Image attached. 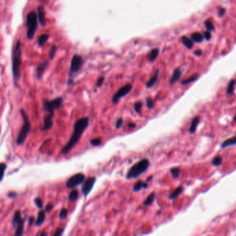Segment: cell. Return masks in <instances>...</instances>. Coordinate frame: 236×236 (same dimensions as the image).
<instances>
[{"label": "cell", "mask_w": 236, "mask_h": 236, "mask_svg": "<svg viewBox=\"0 0 236 236\" xmlns=\"http://www.w3.org/2000/svg\"><path fill=\"white\" fill-rule=\"evenodd\" d=\"M89 118L88 116L80 118L76 121L74 124V130H73L72 134L70 137L69 141L61 150L62 154L66 155L70 152V151L78 143L82 134L85 131L86 129L89 127Z\"/></svg>", "instance_id": "1"}, {"label": "cell", "mask_w": 236, "mask_h": 236, "mask_svg": "<svg viewBox=\"0 0 236 236\" xmlns=\"http://www.w3.org/2000/svg\"><path fill=\"white\" fill-rule=\"evenodd\" d=\"M20 114H21L22 119H23L24 123L22 128L20 129V132H19L18 134H17V139H16V144L17 146H22V145H24V143L27 138V136H28L30 131H31V125L29 118H28L24 109H22V108L20 109Z\"/></svg>", "instance_id": "2"}, {"label": "cell", "mask_w": 236, "mask_h": 236, "mask_svg": "<svg viewBox=\"0 0 236 236\" xmlns=\"http://www.w3.org/2000/svg\"><path fill=\"white\" fill-rule=\"evenodd\" d=\"M150 166V161L148 159H143L133 165L126 174V179H136L143 174Z\"/></svg>", "instance_id": "3"}, {"label": "cell", "mask_w": 236, "mask_h": 236, "mask_svg": "<svg viewBox=\"0 0 236 236\" xmlns=\"http://www.w3.org/2000/svg\"><path fill=\"white\" fill-rule=\"evenodd\" d=\"M22 62L21 42L18 40L16 43L13 58V75L15 80H17L20 76V67Z\"/></svg>", "instance_id": "4"}, {"label": "cell", "mask_w": 236, "mask_h": 236, "mask_svg": "<svg viewBox=\"0 0 236 236\" xmlns=\"http://www.w3.org/2000/svg\"><path fill=\"white\" fill-rule=\"evenodd\" d=\"M38 15L36 12L31 11L28 14L26 17L27 32L26 36L29 40L33 39L35 36L38 27Z\"/></svg>", "instance_id": "5"}, {"label": "cell", "mask_w": 236, "mask_h": 236, "mask_svg": "<svg viewBox=\"0 0 236 236\" xmlns=\"http://www.w3.org/2000/svg\"><path fill=\"white\" fill-rule=\"evenodd\" d=\"M63 98L58 97L53 100L44 99L42 100V109L46 112L54 113L55 110H58L63 107Z\"/></svg>", "instance_id": "6"}, {"label": "cell", "mask_w": 236, "mask_h": 236, "mask_svg": "<svg viewBox=\"0 0 236 236\" xmlns=\"http://www.w3.org/2000/svg\"><path fill=\"white\" fill-rule=\"evenodd\" d=\"M84 180H85V175L83 173H76L67 180L66 186L68 189H74L80 185H82Z\"/></svg>", "instance_id": "7"}, {"label": "cell", "mask_w": 236, "mask_h": 236, "mask_svg": "<svg viewBox=\"0 0 236 236\" xmlns=\"http://www.w3.org/2000/svg\"><path fill=\"white\" fill-rule=\"evenodd\" d=\"M132 89V85L130 83L126 84L125 85L121 87L117 92L114 94L112 97V103L114 105L117 104L121 98H123L126 95L128 94Z\"/></svg>", "instance_id": "8"}, {"label": "cell", "mask_w": 236, "mask_h": 236, "mask_svg": "<svg viewBox=\"0 0 236 236\" xmlns=\"http://www.w3.org/2000/svg\"><path fill=\"white\" fill-rule=\"evenodd\" d=\"M96 181V177H89L85 179L84 182L82 183V187H81V192L84 197H87L90 193L94 186Z\"/></svg>", "instance_id": "9"}, {"label": "cell", "mask_w": 236, "mask_h": 236, "mask_svg": "<svg viewBox=\"0 0 236 236\" xmlns=\"http://www.w3.org/2000/svg\"><path fill=\"white\" fill-rule=\"evenodd\" d=\"M83 63V60L82 57L78 55H74L71 60V68H70V73L71 74H75L80 69L81 66Z\"/></svg>", "instance_id": "10"}, {"label": "cell", "mask_w": 236, "mask_h": 236, "mask_svg": "<svg viewBox=\"0 0 236 236\" xmlns=\"http://www.w3.org/2000/svg\"><path fill=\"white\" fill-rule=\"evenodd\" d=\"M53 116L54 113L49 112H47V114L44 116V125L41 128V131L46 132L52 128L53 125Z\"/></svg>", "instance_id": "11"}, {"label": "cell", "mask_w": 236, "mask_h": 236, "mask_svg": "<svg viewBox=\"0 0 236 236\" xmlns=\"http://www.w3.org/2000/svg\"><path fill=\"white\" fill-rule=\"evenodd\" d=\"M48 66H49V62L48 61L43 62L42 63H41L40 65L38 66V67L37 69V77L38 79L42 78L43 74H44V71L47 69Z\"/></svg>", "instance_id": "12"}, {"label": "cell", "mask_w": 236, "mask_h": 236, "mask_svg": "<svg viewBox=\"0 0 236 236\" xmlns=\"http://www.w3.org/2000/svg\"><path fill=\"white\" fill-rule=\"evenodd\" d=\"M26 218L22 219V220L18 223V224H17V226H16V230H15V236H21L24 234V224H25V221H26Z\"/></svg>", "instance_id": "13"}, {"label": "cell", "mask_w": 236, "mask_h": 236, "mask_svg": "<svg viewBox=\"0 0 236 236\" xmlns=\"http://www.w3.org/2000/svg\"><path fill=\"white\" fill-rule=\"evenodd\" d=\"M46 211L45 210H40L38 213V218L36 219V226H40L42 225L43 223L44 222L46 219Z\"/></svg>", "instance_id": "14"}, {"label": "cell", "mask_w": 236, "mask_h": 236, "mask_svg": "<svg viewBox=\"0 0 236 236\" xmlns=\"http://www.w3.org/2000/svg\"><path fill=\"white\" fill-rule=\"evenodd\" d=\"M148 186H149V185H148L147 182H143V181H138L135 183L134 185L132 191H133L134 192H138V191H140L143 189H148Z\"/></svg>", "instance_id": "15"}, {"label": "cell", "mask_w": 236, "mask_h": 236, "mask_svg": "<svg viewBox=\"0 0 236 236\" xmlns=\"http://www.w3.org/2000/svg\"><path fill=\"white\" fill-rule=\"evenodd\" d=\"M199 121H200V117H199V116H195V117L192 119V122H191V127H190L189 128L190 133L194 134V132H196L197 125H198V124L199 123Z\"/></svg>", "instance_id": "16"}, {"label": "cell", "mask_w": 236, "mask_h": 236, "mask_svg": "<svg viewBox=\"0 0 236 236\" xmlns=\"http://www.w3.org/2000/svg\"><path fill=\"white\" fill-rule=\"evenodd\" d=\"M38 19L39 22L42 26L45 25V15H44V10L42 6H39L38 8Z\"/></svg>", "instance_id": "17"}, {"label": "cell", "mask_w": 236, "mask_h": 236, "mask_svg": "<svg viewBox=\"0 0 236 236\" xmlns=\"http://www.w3.org/2000/svg\"><path fill=\"white\" fill-rule=\"evenodd\" d=\"M158 76H159V71L157 70V71H156L155 74H154V76H153L152 77L148 80L147 83H146V87H147V88H151V87H152L154 84L157 83L158 80Z\"/></svg>", "instance_id": "18"}, {"label": "cell", "mask_w": 236, "mask_h": 236, "mask_svg": "<svg viewBox=\"0 0 236 236\" xmlns=\"http://www.w3.org/2000/svg\"><path fill=\"white\" fill-rule=\"evenodd\" d=\"M156 199V193L155 192H152L148 196L147 198L146 199V200L143 202V205L146 206H150L152 204L153 202H154Z\"/></svg>", "instance_id": "19"}, {"label": "cell", "mask_w": 236, "mask_h": 236, "mask_svg": "<svg viewBox=\"0 0 236 236\" xmlns=\"http://www.w3.org/2000/svg\"><path fill=\"white\" fill-rule=\"evenodd\" d=\"M181 76V70H180L179 69H176L175 70V71H174V73H173V76H172L171 78H170V84H173L175 83V82H176L180 78Z\"/></svg>", "instance_id": "20"}, {"label": "cell", "mask_w": 236, "mask_h": 236, "mask_svg": "<svg viewBox=\"0 0 236 236\" xmlns=\"http://www.w3.org/2000/svg\"><path fill=\"white\" fill-rule=\"evenodd\" d=\"M22 220V219L21 218V211H20V210H16L15 213H14L13 219V227L16 228V226L18 224V223L20 222Z\"/></svg>", "instance_id": "21"}, {"label": "cell", "mask_w": 236, "mask_h": 236, "mask_svg": "<svg viewBox=\"0 0 236 236\" xmlns=\"http://www.w3.org/2000/svg\"><path fill=\"white\" fill-rule=\"evenodd\" d=\"M234 145H236V136H233L232 138L224 141L222 143V144L221 145V148H225L229 147V146H234Z\"/></svg>", "instance_id": "22"}, {"label": "cell", "mask_w": 236, "mask_h": 236, "mask_svg": "<svg viewBox=\"0 0 236 236\" xmlns=\"http://www.w3.org/2000/svg\"><path fill=\"white\" fill-rule=\"evenodd\" d=\"M183 191H184V189H183L182 186H179L178 188H177L175 191L172 192L171 194L169 195V199H175L177 198L180 195L181 193H182Z\"/></svg>", "instance_id": "23"}, {"label": "cell", "mask_w": 236, "mask_h": 236, "mask_svg": "<svg viewBox=\"0 0 236 236\" xmlns=\"http://www.w3.org/2000/svg\"><path fill=\"white\" fill-rule=\"evenodd\" d=\"M79 193L77 190H74L69 194V200L71 202H75L78 199Z\"/></svg>", "instance_id": "24"}, {"label": "cell", "mask_w": 236, "mask_h": 236, "mask_svg": "<svg viewBox=\"0 0 236 236\" xmlns=\"http://www.w3.org/2000/svg\"><path fill=\"white\" fill-rule=\"evenodd\" d=\"M181 41H182L183 44L186 46V47H188L189 49H191L193 46V42H192V40L189 39L188 37H186V36H184V37L181 38Z\"/></svg>", "instance_id": "25"}, {"label": "cell", "mask_w": 236, "mask_h": 236, "mask_svg": "<svg viewBox=\"0 0 236 236\" xmlns=\"http://www.w3.org/2000/svg\"><path fill=\"white\" fill-rule=\"evenodd\" d=\"M49 36L48 34H43L38 39V44L40 47H42V46L44 45L46 42H47L48 39H49Z\"/></svg>", "instance_id": "26"}, {"label": "cell", "mask_w": 236, "mask_h": 236, "mask_svg": "<svg viewBox=\"0 0 236 236\" xmlns=\"http://www.w3.org/2000/svg\"><path fill=\"white\" fill-rule=\"evenodd\" d=\"M191 39L194 42H201L203 40V36L200 33H194L191 36Z\"/></svg>", "instance_id": "27"}, {"label": "cell", "mask_w": 236, "mask_h": 236, "mask_svg": "<svg viewBox=\"0 0 236 236\" xmlns=\"http://www.w3.org/2000/svg\"><path fill=\"white\" fill-rule=\"evenodd\" d=\"M199 78V75L198 74H194L192 75V76H191V77H189V78H187L186 80H183L182 82H181V84H188L189 83H191V82H194V81H195L196 80Z\"/></svg>", "instance_id": "28"}, {"label": "cell", "mask_w": 236, "mask_h": 236, "mask_svg": "<svg viewBox=\"0 0 236 236\" xmlns=\"http://www.w3.org/2000/svg\"><path fill=\"white\" fill-rule=\"evenodd\" d=\"M222 162H223L222 157H221V156L218 155L213 158V159L211 162V163L213 164V165H215V166H218V165H221Z\"/></svg>", "instance_id": "29"}, {"label": "cell", "mask_w": 236, "mask_h": 236, "mask_svg": "<svg viewBox=\"0 0 236 236\" xmlns=\"http://www.w3.org/2000/svg\"><path fill=\"white\" fill-rule=\"evenodd\" d=\"M143 103L141 101H137L136 103H134V111H136L137 114H141V111L142 107H143Z\"/></svg>", "instance_id": "30"}, {"label": "cell", "mask_w": 236, "mask_h": 236, "mask_svg": "<svg viewBox=\"0 0 236 236\" xmlns=\"http://www.w3.org/2000/svg\"><path fill=\"white\" fill-rule=\"evenodd\" d=\"M159 49H154L151 51L150 53V58L149 60L150 62L154 61L156 58H157L158 54H159Z\"/></svg>", "instance_id": "31"}, {"label": "cell", "mask_w": 236, "mask_h": 236, "mask_svg": "<svg viewBox=\"0 0 236 236\" xmlns=\"http://www.w3.org/2000/svg\"><path fill=\"white\" fill-rule=\"evenodd\" d=\"M235 81L233 80L229 82V85H228L227 90H226V93H227L228 94H232L233 93L234 89H235Z\"/></svg>", "instance_id": "32"}, {"label": "cell", "mask_w": 236, "mask_h": 236, "mask_svg": "<svg viewBox=\"0 0 236 236\" xmlns=\"http://www.w3.org/2000/svg\"><path fill=\"white\" fill-rule=\"evenodd\" d=\"M90 143L92 146L94 147H98L101 145L102 143V140L100 137H98V138H94L91 139Z\"/></svg>", "instance_id": "33"}, {"label": "cell", "mask_w": 236, "mask_h": 236, "mask_svg": "<svg viewBox=\"0 0 236 236\" xmlns=\"http://www.w3.org/2000/svg\"><path fill=\"white\" fill-rule=\"evenodd\" d=\"M33 202H34V204L39 209H42L43 208V201L40 197H36V198L33 199Z\"/></svg>", "instance_id": "34"}, {"label": "cell", "mask_w": 236, "mask_h": 236, "mask_svg": "<svg viewBox=\"0 0 236 236\" xmlns=\"http://www.w3.org/2000/svg\"><path fill=\"white\" fill-rule=\"evenodd\" d=\"M68 213H69V211L67 208H63V209H61V210H60V214H59V219L60 220L66 219L68 216Z\"/></svg>", "instance_id": "35"}, {"label": "cell", "mask_w": 236, "mask_h": 236, "mask_svg": "<svg viewBox=\"0 0 236 236\" xmlns=\"http://www.w3.org/2000/svg\"><path fill=\"white\" fill-rule=\"evenodd\" d=\"M56 50H57V47H55V45L52 46L51 48L50 49V51H49V57L51 60H53V59L54 56H55V55Z\"/></svg>", "instance_id": "36"}, {"label": "cell", "mask_w": 236, "mask_h": 236, "mask_svg": "<svg viewBox=\"0 0 236 236\" xmlns=\"http://www.w3.org/2000/svg\"><path fill=\"white\" fill-rule=\"evenodd\" d=\"M7 168V165L5 163H1L0 164V169L1 170V181H2L3 179H4V175H5V172Z\"/></svg>", "instance_id": "37"}, {"label": "cell", "mask_w": 236, "mask_h": 236, "mask_svg": "<svg viewBox=\"0 0 236 236\" xmlns=\"http://www.w3.org/2000/svg\"><path fill=\"white\" fill-rule=\"evenodd\" d=\"M146 105H147V107L148 109H152L154 107V100H152V98H151L150 97H148L146 98Z\"/></svg>", "instance_id": "38"}, {"label": "cell", "mask_w": 236, "mask_h": 236, "mask_svg": "<svg viewBox=\"0 0 236 236\" xmlns=\"http://www.w3.org/2000/svg\"><path fill=\"white\" fill-rule=\"evenodd\" d=\"M180 172H181V170L178 168H173L170 169V173H172V175H173V176L175 178L178 177L180 174Z\"/></svg>", "instance_id": "39"}, {"label": "cell", "mask_w": 236, "mask_h": 236, "mask_svg": "<svg viewBox=\"0 0 236 236\" xmlns=\"http://www.w3.org/2000/svg\"><path fill=\"white\" fill-rule=\"evenodd\" d=\"M205 26L206 27L208 31H213L214 30V26H213V23H212L210 20H206L205 22Z\"/></svg>", "instance_id": "40"}, {"label": "cell", "mask_w": 236, "mask_h": 236, "mask_svg": "<svg viewBox=\"0 0 236 236\" xmlns=\"http://www.w3.org/2000/svg\"><path fill=\"white\" fill-rule=\"evenodd\" d=\"M124 124V119L123 118H119V119H117L116 123V129H120L121 127H123Z\"/></svg>", "instance_id": "41"}, {"label": "cell", "mask_w": 236, "mask_h": 236, "mask_svg": "<svg viewBox=\"0 0 236 236\" xmlns=\"http://www.w3.org/2000/svg\"><path fill=\"white\" fill-rule=\"evenodd\" d=\"M105 81V77L104 76H102V77H100L98 79V80H97L96 82V85L97 87H100L102 85H103V82H104Z\"/></svg>", "instance_id": "42"}, {"label": "cell", "mask_w": 236, "mask_h": 236, "mask_svg": "<svg viewBox=\"0 0 236 236\" xmlns=\"http://www.w3.org/2000/svg\"><path fill=\"white\" fill-rule=\"evenodd\" d=\"M17 195H18V194L16 192H14V191H10L7 193L8 197L10 199H15L17 197Z\"/></svg>", "instance_id": "43"}, {"label": "cell", "mask_w": 236, "mask_h": 236, "mask_svg": "<svg viewBox=\"0 0 236 236\" xmlns=\"http://www.w3.org/2000/svg\"><path fill=\"white\" fill-rule=\"evenodd\" d=\"M64 231H65V228H60L55 231V233H54V236H60L63 235Z\"/></svg>", "instance_id": "44"}, {"label": "cell", "mask_w": 236, "mask_h": 236, "mask_svg": "<svg viewBox=\"0 0 236 236\" xmlns=\"http://www.w3.org/2000/svg\"><path fill=\"white\" fill-rule=\"evenodd\" d=\"M53 208V204L51 203H49L47 206H46L44 210L46 211V213H50V212L52 210Z\"/></svg>", "instance_id": "45"}, {"label": "cell", "mask_w": 236, "mask_h": 236, "mask_svg": "<svg viewBox=\"0 0 236 236\" xmlns=\"http://www.w3.org/2000/svg\"><path fill=\"white\" fill-rule=\"evenodd\" d=\"M28 224H29V226H32L33 224H36V218H34V217H30V218H28Z\"/></svg>", "instance_id": "46"}, {"label": "cell", "mask_w": 236, "mask_h": 236, "mask_svg": "<svg viewBox=\"0 0 236 236\" xmlns=\"http://www.w3.org/2000/svg\"><path fill=\"white\" fill-rule=\"evenodd\" d=\"M204 37L207 40H209L210 39V38H211V34H210V31H206L204 33Z\"/></svg>", "instance_id": "47"}, {"label": "cell", "mask_w": 236, "mask_h": 236, "mask_svg": "<svg viewBox=\"0 0 236 236\" xmlns=\"http://www.w3.org/2000/svg\"><path fill=\"white\" fill-rule=\"evenodd\" d=\"M224 13H225V9H224V8H220V9H219V12H218L219 15L221 17V16L224 15Z\"/></svg>", "instance_id": "48"}, {"label": "cell", "mask_w": 236, "mask_h": 236, "mask_svg": "<svg viewBox=\"0 0 236 236\" xmlns=\"http://www.w3.org/2000/svg\"><path fill=\"white\" fill-rule=\"evenodd\" d=\"M127 126H128V127L130 129H134L136 127V123H134L133 122H130L128 124H127Z\"/></svg>", "instance_id": "49"}, {"label": "cell", "mask_w": 236, "mask_h": 236, "mask_svg": "<svg viewBox=\"0 0 236 236\" xmlns=\"http://www.w3.org/2000/svg\"><path fill=\"white\" fill-rule=\"evenodd\" d=\"M202 51H201V50H198V51H197L194 52V53L197 54V55H200L201 54H202Z\"/></svg>", "instance_id": "50"}, {"label": "cell", "mask_w": 236, "mask_h": 236, "mask_svg": "<svg viewBox=\"0 0 236 236\" xmlns=\"http://www.w3.org/2000/svg\"><path fill=\"white\" fill-rule=\"evenodd\" d=\"M152 178H153V177H152V176H150V177H148L147 178V179H146V181H151V180L152 179Z\"/></svg>", "instance_id": "51"}, {"label": "cell", "mask_w": 236, "mask_h": 236, "mask_svg": "<svg viewBox=\"0 0 236 236\" xmlns=\"http://www.w3.org/2000/svg\"><path fill=\"white\" fill-rule=\"evenodd\" d=\"M40 235H41V236H44V235H47V233H45L44 232V231H43L42 233H41L40 234Z\"/></svg>", "instance_id": "52"}, {"label": "cell", "mask_w": 236, "mask_h": 236, "mask_svg": "<svg viewBox=\"0 0 236 236\" xmlns=\"http://www.w3.org/2000/svg\"><path fill=\"white\" fill-rule=\"evenodd\" d=\"M233 121H236V115L234 116V118H233Z\"/></svg>", "instance_id": "53"}]
</instances>
